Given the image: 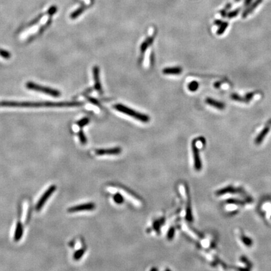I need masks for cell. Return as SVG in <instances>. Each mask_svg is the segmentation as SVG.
<instances>
[{
  "label": "cell",
  "instance_id": "obj_1",
  "mask_svg": "<svg viewBox=\"0 0 271 271\" xmlns=\"http://www.w3.org/2000/svg\"><path fill=\"white\" fill-rule=\"evenodd\" d=\"M83 105L81 102H16V101H1L0 107H80Z\"/></svg>",
  "mask_w": 271,
  "mask_h": 271
},
{
  "label": "cell",
  "instance_id": "obj_2",
  "mask_svg": "<svg viewBox=\"0 0 271 271\" xmlns=\"http://www.w3.org/2000/svg\"><path fill=\"white\" fill-rule=\"evenodd\" d=\"M215 194L218 197L227 194L238 195L243 198L245 200H246L249 203H251L252 202V197L247 194V193L245 191L244 189H243L242 187L239 186L229 185L217 190L215 193Z\"/></svg>",
  "mask_w": 271,
  "mask_h": 271
},
{
  "label": "cell",
  "instance_id": "obj_3",
  "mask_svg": "<svg viewBox=\"0 0 271 271\" xmlns=\"http://www.w3.org/2000/svg\"><path fill=\"white\" fill-rule=\"evenodd\" d=\"M114 107L119 112H121L122 113H124L125 114L130 115V116H131V117H132L134 119H136L141 122H145L146 123V122H148L150 121V119L149 116H148L147 115L136 111L133 110V109L128 107H126L122 104H118L114 105Z\"/></svg>",
  "mask_w": 271,
  "mask_h": 271
},
{
  "label": "cell",
  "instance_id": "obj_4",
  "mask_svg": "<svg viewBox=\"0 0 271 271\" xmlns=\"http://www.w3.org/2000/svg\"><path fill=\"white\" fill-rule=\"evenodd\" d=\"M26 87L28 89L34 90V91L40 92L45 94L49 95L50 96L54 97V98H59L61 95V92L59 90L54 89L48 87L42 86L41 85H38L33 82H28L26 83Z\"/></svg>",
  "mask_w": 271,
  "mask_h": 271
},
{
  "label": "cell",
  "instance_id": "obj_5",
  "mask_svg": "<svg viewBox=\"0 0 271 271\" xmlns=\"http://www.w3.org/2000/svg\"><path fill=\"white\" fill-rule=\"evenodd\" d=\"M57 187L55 185H51L49 188L45 191V192L42 195L41 198L39 199V200L37 202L36 205V210L37 211L40 210L43 206H44L45 203L47 202L48 199L51 197V195L53 194L54 191L56 190Z\"/></svg>",
  "mask_w": 271,
  "mask_h": 271
},
{
  "label": "cell",
  "instance_id": "obj_6",
  "mask_svg": "<svg viewBox=\"0 0 271 271\" xmlns=\"http://www.w3.org/2000/svg\"><path fill=\"white\" fill-rule=\"evenodd\" d=\"M192 151L194 160V168L197 171H200L202 168V161L200 156V150L198 147L197 139H194L192 142Z\"/></svg>",
  "mask_w": 271,
  "mask_h": 271
},
{
  "label": "cell",
  "instance_id": "obj_7",
  "mask_svg": "<svg viewBox=\"0 0 271 271\" xmlns=\"http://www.w3.org/2000/svg\"><path fill=\"white\" fill-rule=\"evenodd\" d=\"M270 128H271V120H269L267 122V123L266 124V126L262 129V130L255 138L254 143L256 145H259L262 143L264 139H265V138L267 136V135L269 134L270 130Z\"/></svg>",
  "mask_w": 271,
  "mask_h": 271
},
{
  "label": "cell",
  "instance_id": "obj_8",
  "mask_svg": "<svg viewBox=\"0 0 271 271\" xmlns=\"http://www.w3.org/2000/svg\"><path fill=\"white\" fill-rule=\"evenodd\" d=\"M95 208V205L93 203H83L81 205H78L74 206L72 207H70L68 209V212L69 213H75L79 212L82 211H89L92 210Z\"/></svg>",
  "mask_w": 271,
  "mask_h": 271
},
{
  "label": "cell",
  "instance_id": "obj_9",
  "mask_svg": "<svg viewBox=\"0 0 271 271\" xmlns=\"http://www.w3.org/2000/svg\"><path fill=\"white\" fill-rule=\"evenodd\" d=\"M237 236L239 238V240L242 242L243 245H244L245 247H251L253 245V241L252 239L249 237H248L247 235L243 233V232L242 230H237Z\"/></svg>",
  "mask_w": 271,
  "mask_h": 271
},
{
  "label": "cell",
  "instance_id": "obj_10",
  "mask_svg": "<svg viewBox=\"0 0 271 271\" xmlns=\"http://www.w3.org/2000/svg\"><path fill=\"white\" fill-rule=\"evenodd\" d=\"M93 77L94 80V87L98 92L102 93V86L99 77V68L98 66L93 68Z\"/></svg>",
  "mask_w": 271,
  "mask_h": 271
},
{
  "label": "cell",
  "instance_id": "obj_11",
  "mask_svg": "<svg viewBox=\"0 0 271 271\" xmlns=\"http://www.w3.org/2000/svg\"><path fill=\"white\" fill-rule=\"evenodd\" d=\"M263 1V0H255L254 2H252L248 6L247 8L243 11L242 13V16L243 18H247L251 13H252L253 11L258 7V6L261 4Z\"/></svg>",
  "mask_w": 271,
  "mask_h": 271
},
{
  "label": "cell",
  "instance_id": "obj_12",
  "mask_svg": "<svg viewBox=\"0 0 271 271\" xmlns=\"http://www.w3.org/2000/svg\"><path fill=\"white\" fill-rule=\"evenodd\" d=\"M121 152V149L119 147L108 148V149H101L95 151L98 155H104V154H119Z\"/></svg>",
  "mask_w": 271,
  "mask_h": 271
},
{
  "label": "cell",
  "instance_id": "obj_13",
  "mask_svg": "<svg viewBox=\"0 0 271 271\" xmlns=\"http://www.w3.org/2000/svg\"><path fill=\"white\" fill-rule=\"evenodd\" d=\"M23 234V225L20 222H18L16 226L15 235H14V240L16 242L19 241L22 238Z\"/></svg>",
  "mask_w": 271,
  "mask_h": 271
},
{
  "label": "cell",
  "instance_id": "obj_14",
  "mask_svg": "<svg viewBox=\"0 0 271 271\" xmlns=\"http://www.w3.org/2000/svg\"><path fill=\"white\" fill-rule=\"evenodd\" d=\"M182 72V68L179 67H168L163 70V73L166 75H178Z\"/></svg>",
  "mask_w": 271,
  "mask_h": 271
},
{
  "label": "cell",
  "instance_id": "obj_15",
  "mask_svg": "<svg viewBox=\"0 0 271 271\" xmlns=\"http://www.w3.org/2000/svg\"><path fill=\"white\" fill-rule=\"evenodd\" d=\"M205 102L206 104H208V105L214 107L217 109H223L225 108V104L222 102H219L218 101L214 100L211 98H208L205 100Z\"/></svg>",
  "mask_w": 271,
  "mask_h": 271
},
{
  "label": "cell",
  "instance_id": "obj_16",
  "mask_svg": "<svg viewBox=\"0 0 271 271\" xmlns=\"http://www.w3.org/2000/svg\"><path fill=\"white\" fill-rule=\"evenodd\" d=\"M153 40H154L153 36L149 37V38H147V39L141 44L140 49H141V52L142 56H143L144 53L146 51L147 48L152 44V43L153 42Z\"/></svg>",
  "mask_w": 271,
  "mask_h": 271
},
{
  "label": "cell",
  "instance_id": "obj_17",
  "mask_svg": "<svg viewBox=\"0 0 271 271\" xmlns=\"http://www.w3.org/2000/svg\"><path fill=\"white\" fill-rule=\"evenodd\" d=\"M86 10V6L85 5H83L82 6H80V7H79V8H77L76 10H75L74 11H73L72 13H71L70 15V18H72V19H75L77 18H78L80 15H81L83 12H84V11Z\"/></svg>",
  "mask_w": 271,
  "mask_h": 271
},
{
  "label": "cell",
  "instance_id": "obj_18",
  "mask_svg": "<svg viewBox=\"0 0 271 271\" xmlns=\"http://www.w3.org/2000/svg\"><path fill=\"white\" fill-rule=\"evenodd\" d=\"M240 265L243 266L242 267H244V269H250L252 267V264L250 262L249 260H248L247 258L246 257H245L244 255H242L240 258Z\"/></svg>",
  "mask_w": 271,
  "mask_h": 271
},
{
  "label": "cell",
  "instance_id": "obj_19",
  "mask_svg": "<svg viewBox=\"0 0 271 271\" xmlns=\"http://www.w3.org/2000/svg\"><path fill=\"white\" fill-rule=\"evenodd\" d=\"M228 25H229V23L227 22H222L220 24V25L219 26L220 27H219V28L217 32V34L219 35L223 34L225 32V30L227 29V28L228 27Z\"/></svg>",
  "mask_w": 271,
  "mask_h": 271
},
{
  "label": "cell",
  "instance_id": "obj_20",
  "mask_svg": "<svg viewBox=\"0 0 271 271\" xmlns=\"http://www.w3.org/2000/svg\"><path fill=\"white\" fill-rule=\"evenodd\" d=\"M84 252H85V249H81L78 250L74 254V259L75 260H76V261L79 260L80 258L83 256Z\"/></svg>",
  "mask_w": 271,
  "mask_h": 271
},
{
  "label": "cell",
  "instance_id": "obj_21",
  "mask_svg": "<svg viewBox=\"0 0 271 271\" xmlns=\"http://www.w3.org/2000/svg\"><path fill=\"white\" fill-rule=\"evenodd\" d=\"M199 87L198 83L196 81H193L190 82L188 85V89L191 92H195Z\"/></svg>",
  "mask_w": 271,
  "mask_h": 271
},
{
  "label": "cell",
  "instance_id": "obj_22",
  "mask_svg": "<svg viewBox=\"0 0 271 271\" xmlns=\"http://www.w3.org/2000/svg\"><path fill=\"white\" fill-rule=\"evenodd\" d=\"M89 121H90V120L88 118H84L79 120V121H77V124L80 127H83L85 126H86L87 124H89Z\"/></svg>",
  "mask_w": 271,
  "mask_h": 271
},
{
  "label": "cell",
  "instance_id": "obj_23",
  "mask_svg": "<svg viewBox=\"0 0 271 271\" xmlns=\"http://www.w3.org/2000/svg\"><path fill=\"white\" fill-rule=\"evenodd\" d=\"M0 56L5 59H9L11 58V54L7 50L0 49Z\"/></svg>",
  "mask_w": 271,
  "mask_h": 271
},
{
  "label": "cell",
  "instance_id": "obj_24",
  "mask_svg": "<svg viewBox=\"0 0 271 271\" xmlns=\"http://www.w3.org/2000/svg\"><path fill=\"white\" fill-rule=\"evenodd\" d=\"M240 8H237L236 10H234L233 11H230L227 13V16L229 18H233L237 16L238 15V13H240Z\"/></svg>",
  "mask_w": 271,
  "mask_h": 271
},
{
  "label": "cell",
  "instance_id": "obj_25",
  "mask_svg": "<svg viewBox=\"0 0 271 271\" xmlns=\"http://www.w3.org/2000/svg\"><path fill=\"white\" fill-rule=\"evenodd\" d=\"M79 139L82 144H85L87 143V138L86 137L84 133H83V132L82 130H80L79 133Z\"/></svg>",
  "mask_w": 271,
  "mask_h": 271
},
{
  "label": "cell",
  "instance_id": "obj_26",
  "mask_svg": "<svg viewBox=\"0 0 271 271\" xmlns=\"http://www.w3.org/2000/svg\"><path fill=\"white\" fill-rule=\"evenodd\" d=\"M232 7V4H228L225 6V7L220 11V13H221V15L222 17L225 18L227 16V11Z\"/></svg>",
  "mask_w": 271,
  "mask_h": 271
},
{
  "label": "cell",
  "instance_id": "obj_27",
  "mask_svg": "<svg viewBox=\"0 0 271 271\" xmlns=\"http://www.w3.org/2000/svg\"><path fill=\"white\" fill-rule=\"evenodd\" d=\"M230 98L233 100H234V101H240V102H246V99H244L243 98H242V97H240V95H238L237 94H232L230 96Z\"/></svg>",
  "mask_w": 271,
  "mask_h": 271
},
{
  "label": "cell",
  "instance_id": "obj_28",
  "mask_svg": "<svg viewBox=\"0 0 271 271\" xmlns=\"http://www.w3.org/2000/svg\"><path fill=\"white\" fill-rule=\"evenodd\" d=\"M57 11V6H51V7L48 10L47 13L48 15L52 16L53 15L56 13Z\"/></svg>",
  "mask_w": 271,
  "mask_h": 271
},
{
  "label": "cell",
  "instance_id": "obj_29",
  "mask_svg": "<svg viewBox=\"0 0 271 271\" xmlns=\"http://www.w3.org/2000/svg\"><path fill=\"white\" fill-rule=\"evenodd\" d=\"M45 14V13H43V14L40 15L39 16H38L36 18H35L34 20H33V21H32L30 23H29L28 27H30V26H33V25H34L35 24H36L38 22H39V21L40 20V19L44 16Z\"/></svg>",
  "mask_w": 271,
  "mask_h": 271
},
{
  "label": "cell",
  "instance_id": "obj_30",
  "mask_svg": "<svg viewBox=\"0 0 271 271\" xmlns=\"http://www.w3.org/2000/svg\"><path fill=\"white\" fill-rule=\"evenodd\" d=\"M114 200L116 203H121L123 202V198H122L121 195H120L119 194H117L114 196Z\"/></svg>",
  "mask_w": 271,
  "mask_h": 271
},
{
  "label": "cell",
  "instance_id": "obj_31",
  "mask_svg": "<svg viewBox=\"0 0 271 271\" xmlns=\"http://www.w3.org/2000/svg\"><path fill=\"white\" fill-rule=\"evenodd\" d=\"M174 234H175V230H174L173 228H171L169 230L168 234V237L169 239H172L174 236Z\"/></svg>",
  "mask_w": 271,
  "mask_h": 271
},
{
  "label": "cell",
  "instance_id": "obj_32",
  "mask_svg": "<svg viewBox=\"0 0 271 271\" xmlns=\"http://www.w3.org/2000/svg\"><path fill=\"white\" fill-rule=\"evenodd\" d=\"M253 96H254V93H253V92L248 93L247 94H246V97H245V99H246V102H247L248 101L251 100V99L253 98Z\"/></svg>",
  "mask_w": 271,
  "mask_h": 271
},
{
  "label": "cell",
  "instance_id": "obj_33",
  "mask_svg": "<svg viewBox=\"0 0 271 271\" xmlns=\"http://www.w3.org/2000/svg\"><path fill=\"white\" fill-rule=\"evenodd\" d=\"M87 99L89 100V102H90L91 103H92V104H99L98 101V100H96L95 99L92 98H89V97H88Z\"/></svg>",
  "mask_w": 271,
  "mask_h": 271
},
{
  "label": "cell",
  "instance_id": "obj_34",
  "mask_svg": "<svg viewBox=\"0 0 271 271\" xmlns=\"http://www.w3.org/2000/svg\"><path fill=\"white\" fill-rule=\"evenodd\" d=\"M252 1H253V0H244L243 6H248Z\"/></svg>",
  "mask_w": 271,
  "mask_h": 271
},
{
  "label": "cell",
  "instance_id": "obj_35",
  "mask_svg": "<svg viewBox=\"0 0 271 271\" xmlns=\"http://www.w3.org/2000/svg\"><path fill=\"white\" fill-rule=\"evenodd\" d=\"M222 23V22L221 20H216V21L215 22V23L216 25H218V26H220V24H221Z\"/></svg>",
  "mask_w": 271,
  "mask_h": 271
},
{
  "label": "cell",
  "instance_id": "obj_36",
  "mask_svg": "<svg viewBox=\"0 0 271 271\" xmlns=\"http://www.w3.org/2000/svg\"><path fill=\"white\" fill-rule=\"evenodd\" d=\"M235 2H238V1H240V0H234Z\"/></svg>",
  "mask_w": 271,
  "mask_h": 271
},
{
  "label": "cell",
  "instance_id": "obj_37",
  "mask_svg": "<svg viewBox=\"0 0 271 271\" xmlns=\"http://www.w3.org/2000/svg\"><path fill=\"white\" fill-rule=\"evenodd\" d=\"M269 218H270V220H271V215H270V217H269Z\"/></svg>",
  "mask_w": 271,
  "mask_h": 271
}]
</instances>
